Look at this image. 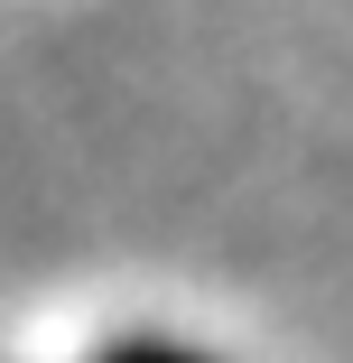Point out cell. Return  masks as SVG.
Instances as JSON below:
<instances>
[{
	"label": "cell",
	"mask_w": 353,
	"mask_h": 363,
	"mask_svg": "<svg viewBox=\"0 0 353 363\" xmlns=\"http://www.w3.org/2000/svg\"><path fill=\"white\" fill-rule=\"evenodd\" d=\"M93 363H214L204 345H177V335H112Z\"/></svg>",
	"instance_id": "6da1fadb"
}]
</instances>
